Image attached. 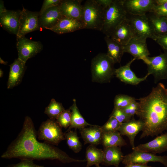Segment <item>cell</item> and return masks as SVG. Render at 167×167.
I'll use <instances>...</instances> for the list:
<instances>
[{"label":"cell","instance_id":"obj_34","mask_svg":"<svg viewBox=\"0 0 167 167\" xmlns=\"http://www.w3.org/2000/svg\"><path fill=\"white\" fill-rule=\"evenodd\" d=\"M151 12L167 17V0H156V3Z\"/></svg>","mask_w":167,"mask_h":167},{"label":"cell","instance_id":"obj_26","mask_svg":"<svg viewBox=\"0 0 167 167\" xmlns=\"http://www.w3.org/2000/svg\"><path fill=\"white\" fill-rule=\"evenodd\" d=\"M103 150L99 149L95 146L90 145L86 148L85 157L87 161L86 167H90L92 165H100L103 162L104 159Z\"/></svg>","mask_w":167,"mask_h":167},{"label":"cell","instance_id":"obj_32","mask_svg":"<svg viewBox=\"0 0 167 167\" xmlns=\"http://www.w3.org/2000/svg\"><path fill=\"white\" fill-rule=\"evenodd\" d=\"M135 100V98L126 95L118 94L115 96L114 100V108L122 109Z\"/></svg>","mask_w":167,"mask_h":167},{"label":"cell","instance_id":"obj_5","mask_svg":"<svg viewBox=\"0 0 167 167\" xmlns=\"http://www.w3.org/2000/svg\"><path fill=\"white\" fill-rule=\"evenodd\" d=\"M122 0H113L111 3L105 8L104 23L102 32L105 36H110L117 27L126 17Z\"/></svg>","mask_w":167,"mask_h":167},{"label":"cell","instance_id":"obj_2","mask_svg":"<svg viewBox=\"0 0 167 167\" xmlns=\"http://www.w3.org/2000/svg\"><path fill=\"white\" fill-rule=\"evenodd\" d=\"M138 100L136 115L143 124L140 139L167 131V88L164 85L159 83L148 96Z\"/></svg>","mask_w":167,"mask_h":167},{"label":"cell","instance_id":"obj_45","mask_svg":"<svg viewBox=\"0 0 167 167\" xmlns=\"http://www.w3.org/2000/svg\"><path fill=\"white\" fill-rule=\"evenodd\" d=\"M3 75V72L1 69H0V77L2 78Z\"/></svg>","mask_w":167,"mask_h":167},{"label":"cell","instance_id":"obj_28","mask_svg":"<svg viewBox=\"0 0 167 167\" xmlns=\"http://www.w3.org/2000/svg\"><path fill=\"white\" fill-rule=\"evenodd\" d=\"M146 14L157 36L167 33V17L158 15L152 12Z\"/></svg>","mask_w":167,"mask_h":167},{"label":"cell","instance_id":"obj_25","mask_svg":"<svg viewBox=\"0 0 167 167\" xmlns=\"http://www.w3.org/2000/svg\"><path fill=\"white\" fill-rule=\"evenodd\" d=\"M104 39L107 47L106 53L115 63H120L124 53V45L120 44L110 36H105Z\"/></svg>","mask_w":167,"mask_h":167},{"label":"cell","instance_id":"obj_9","mask_svg":"<svg viewBox=\"0 0 167 167\" xmlns=\"http://www.w3.org/2000/svg\"><path fill=\"white\" fill-rule=\"evenodd\" d=\"M39 12L32 11L23 6L20 16L19 26L16 39L27 34L41 28L39 23Z\"/></svg>","mask_w":167,"mask_h":167},{"label":"cell","instance_id":"obj_41","mask_svg":"<svg viewBox=\"0 0 167 167\" xmlns=\"http://www.w3.org/2000/svg\"><path fill=\"white\" fill-rule=\"evenodd\" d=\"M97 2L104 9L109 6L113 0H96Z\"/></svg>","mask_w":167,"mask_h":167},{"label":"cell","instance_id":"obj_40","mask_svg":"<svg viewBox=\"0 0 167 167\" xmlns=\"http://www.w3.org/2000/svg\"><path fill=\"white\" fill-rule=\"evenodd\" d=\"M155 41L163 49L167 50V33L157 36Z\"/></svg>","mask_w":167,"mask_h":167},{"label":"cell","instance_id":"obj_27","mask_svg":"<svg viewBox=\"0 0 167 167\" xmlns=\"http://www.w3.org/2000/svg\"><path fill=\"white\" fill-rule=\"evenodd\" d=\"M101 143L104 148L113 146L121 147L127 145L118 131L103 132Z\"/></svg>","mask_w":167,"mask_h":167},{"label":"cell","instance_id":"obj_17","mask_svg":"<svg viewBox=\"0 0 167 167\" xmlns=\"http://www.w3.org/2000/svg\"><path fill=\"white\" fill-rule=\"evenodd\" d=\"M136 59L133 58L126 65L116 69L115 75L122 82L128 84L137 85L146 80L149 76L147 74L143 78H139L131 70V66Z\"/></svg>","mask_w":167,"mask_h":167},{"label":"cell","instance_id":"obj_8","mask_svg":"<svg viewBox=\"0 0 167 167\" xmlns=\"http://www.w3.org/2000/svg\"><path fill=\"white\" fill-rule=\"evenodd\" d=\"M142 60L147 65V74L153 76L155 83L167 79V50L156 56L146 57Z\"/></svg>","mask_w":167,"mask_h":167},{"label":"cell","instance_id":"obj_37","mask_svg":"<svg viewBox=\"0 0 167 167\" xmlns=\"http://www.w3.org/2000/svg\"><path fill=\"white\" fill-rule=\"evenodd\" d=\"M138 108L139 103L135 100L128 106L121 109L127 115L133 118L135 115H136Z\"/></svg>","mask_w":167,"mask_h":167},{"label":"cell","instance_id":"obj_12","mask_svg":"<svg viewBox=\"0 0 167 167\" xmlns=\"http://www.w3.org/2000/svg\"><path fill=\"white\" fill-rule=\"evenodd\" d=\"M155 3L156 0H122L127 13L134 15H143L151 12Z\"/></svg>","mask_w":167,"mask_h":167},{"label":"cell","instance_id":"obj_46","mask_svg":"<svg viewBox=\"0 0 167 167\" xmlns=\"http://www.w3.org/2000/svg\"><path fill=\"white\" fill-rule=\"evenodd\" d=\"M96 166V167H102L100 166V165Z\"/></svg>","mask_w":167,"mask_h":167},{"label":"cell","instance_id":"obj_44","mask_svg":"<svg viewBox=\"0 0 167 167\" xmlns=\"http://www.w3.org/2000/svg\"><path fill=\"white\" fill-rule=\"evenodd\" d=\"M0 63L1 64H3L5 65H7V62L4 61L1 58H0Z\"/></svg>","mask_w":167,"mask_h":167},{"label":"cell","instance_id":"obj_35","mask_svg":"<svg viewBox=\"0 0 167 167\" xmlns=\"http://www.w3.org/2000/svg\"><path fill=\"white\" fill-rule=\"evenodd\" d=\"M121 124L114 117L110 116L107 122L101 126V128L103 132L118 131Z\"/></svg>","mask_w":167,"mask_h":167},{"label":"cell","instance_id":"obj_16","mask_svg":"<svg viewBox=\"0 0 167 167\" xmlns=\"http://www.w3.org/2000/svg\"><path fill=\"white\" fill-rule=\"evenodd\" d=\"M82 0H62L60 5L62 17L72 18L82 22L83 8Z\"/></svg>","mask_w":167,"mask_h":167},{"label":"cell","instance_id":"obj_24","mask_svg":"<svg viewBox=\"0 0 167 167\" xmlns=\"http://www.w3.org/2000/svg\"><path fill=\"white\" fill-rule=\"evenodd\" d=\"M104 160L102 164L107 166L113 165L119 167L121 162H122L124 156L121 147L113 146L104 148Z\"/></svg>","mask_w":167,"mask_h":167},{"label":"cell","instance_id":"obj_1","mask_svg":"<svg viewBox=\"0 0 167 167\" xmlns=\"http://www.w3.org/2000/svg\"><path fill=\"white\" fill-rule=\"evenodd\" d=\"M37 132L32 119L26 116L22 129L16 139L1 156L3 159L16 158L21 160H58L63 163L84 162L70 157L65 152L46 142L37 139Z\"/></svg>","mask_w":167,"mask_h":167},{"label":"cell","instance_id":"obj_23","mask_svg":"<svg viewBox=\"0 0 167 167\" xmlns=\"http://www.w3.org/2000/svg\"><path fill=\"white\" fill-rule=\"evenodd\" d=\"M84 144L96 146L101 143L103 131L101 126L92 125L79 130Z\"/></svg>","mask_w":167,"mask_h":167},{"label":"cell","instance_id":"obj_42","mask_svg":"<svg viewBox=\"0 0 167 167\" xmlns=\"http://www.w3.org/2000/svg\"><path fill=\"white\" fill-rule=\"evenodd\" d=\"M125 167H155L149 166L147 164H134L125 165Z\"/></svg>","mask_w":167,"mask_h":167},{"label":"cell","instance_id":"obj_43","mask_svg":"<svg viewBox=\"0 0 167 167\" xmlns=\"http://www.w3.org/2000/svg\"><path fill=\"white\" fill-rule=\"evenodd\" d=\"M6 10L5 8L4 2L2 0H0V14L6 11Z\"/></svg>","mask_w":167,"mask_h":167},{"label":"cell","instance_id":"obj_33","mask_svg":"<svg viewBox=\"0 0 167 167\" xmlns=\"http://www.w3.org/2000/svg\"><path fill=\"white\" fill-rule=\"evenodd\" d=\"M71 111L70 108L65 109L58 116L56 120L62 127L66 129L71 123Z\"/></svg>","mask_w":167,"mask_h":167},{"label":"cell","instance_id":"obj_31","mask_svg":"<svg viewBox=\"0 0 167 167\" xmlns=\"http://www.w3.org/2000/svg\"><path fill=\"white\" fill-rule=\"evenodd\" d=\"M65 110L62 103L57 102L53 98L45 108L44 113L49 119L56 120L60 114Z\"/></svg>","mask_w":167,"mask_h":167},{"label":"cell","instance_id":"obj_19","mask_svg":"<svg viewBox=\"0 0 167 167\" xmlns=\"http://www.w3.org/2000/svg\"><path fill=\"white\" fill-rule=\"evenodd\" d=\"M143 126V124L141 121L132 118L128 121L122 123L118 131L121 135L126 136L128 138L132 149L135 147V137L140 131H142Z\"/></svg>","mask_w":167,"mask_h":167},{"label":"cell","instance_id":"obj_15","mask_svg":"<svg viewBox=\"0 0 167 167\" xmlns=\"http://www.w3.org/2000/svg\"><path fill=\"white\" fill-rule=\"evenodd\" d=\"M153 154L161 153L167 151V132L157 136L154 139L144 144H140L132 149Z\"/></svg>","mask_w":167,"mask_h":167},{"label":"cell","instance_id":"obj_6","mask_svg":"<svg viewBox=\"0 0 167 167\" xmlns=\"http://www.w3.org/2000/svg\"><path fill=\"white\" fill-rule=\"evenodd\" d=\"M62 128L55 120L48 119L41 124L37 132V138L49 144L58 145L65 139Z\"/></svg>","mask_w":167,"mask_h":167},{"label":"cell","instance_id":"obj_14","mask_svg":"<svg viewBox=\"0 0 167 167\" xmlns=\"http://www.w3.org/2000/svg\"><path fill=\"white\" fill-rule=\"evenodd\" d=\"M22 10H8L0 14L1 27L11 33L18 34Z\"/></svg>","mask_w":167,"mask_h":167},{"label":"cell","instance_id":"obj_20","mask_svg":"<svg viewBox=\"0 0 167 167\" xmlns=\"http://www.w3.org/2000/svg\"><path fill=\"white\" fill-rule=\"evenodd\" d=\"M25 64L17 58L11 64L7 83L8 89L12 88L21 83L26 69Z\"/></svg>","mask_w":167,"mask_h":167},{"label":"cell","instance_id":"obj_30","mask_svg":"<svg viewBox=\"0 0 167 167\" xmlns=\"http://www.w3.org/2000/svg\"><path fill=\"white\" fill-rule=\"evenodd\" d=\"M68 146L76 153L79 152L82 148V144L78 137L76 131L71 130L66 131L64 133Z\"/></svg>","mask_w":167,"mask_h":167},{"label":"cell","instance_id":"obj_22","mask_svg":"<svg viewBox=\"0 0 167 167\" xmlns=\"http://www.w3.org/2000/svg\"><path fill=\"white\" fill-rule=\"evenodd\" d=\"M134 36V33L126 18L117 27L110 36L123 45H126Z\"/></svg>","mask_w":167,"mask_h":167},{"label":"cell","instance_id":"obj_29","mask_svg":"<svg viewBox=\"0 0 167 167\" xmlns=\"http://www.w3.org/2000/svg\"><path fill=\"white\" fill-rule=\"evenodd\" d=\"M69 108L71 113V123L67 131L70 130L72 128L79 130L92 125L87 122L81 115L77 106L75 99H73V103Z\"/></svg>","mask_w":167,"mask_h":167},{"label":"cell","instance_id":"obj_38","mask_svg":"<svg viewBox=\"0 0 167 167\" xmlns=\"http://www.w3.org/2000/svg\"><path fill=\"white\" fill-rule=\"evenodd\" d=\"M4 167H44V166L35 164L32 160L24 159L21 160L18 163L9 165Z\"/></svg>","mask_w":167,"mask_h":167},{"label":"cell","instance_id":"obj_39","mask_svg":"<svg viewBox=\"0 0 167 167\" xmlns=\"http://www.w3.org/2000/svg\"><path fill=\"white\" fill-rule=\"evenodd\" d=\"M62 0H44L41 10L39 11V15L41 14L45 10L49 8L60 5Z\"/></svg>","mask_w":167,"mask_h":167},{"label":"cell","instance_id":"obj_13","mask_svg":"<svg viewBox=\"0 0 167 167\" xmlns=\"http://www.w3.org/2000/svg\"><path fill=\"white\" fill-rule=\"evenodd\" d=\"M124 52L131 54L136 59L143 60L150 55L146 40L134 36L124 45Z\"/></svg>","mask_w":167,"mask_h":167},{"label":"cell","instance_id":"obj_36","mask_svg":"<svg viewBox=\"0 0 167 167\" xmlns=\"http://www.w3.org/2000/svg\"><path fill=\"white\" fill-rule=\"evenodd\" d=\"M110 116L114 117L121 123L127 122L133 118L126 114L121 109L114 108Z\"/></svg>","mask_w":167,"mask_h":167},{"label":"cell","instance_id":"obj_11","mask_svg":"<svg viewBox=\"0 0 167 167\" xmlns=\"http://www.w3.org/2000/svg\"><path fill=\"white\" fill-rule=\"evenodd\" d=\"M149 162H160L167 167V156H159L150 152L134 150L131 153L124 156L122 163L126 165L147 164Z\"/></svg>","mask_w":167,"mask_h":167},{"label":"cell","instance_id":"obj_7","mask_svg":"<svg viewBox=\"0 0 167 167\" xmlns=\"http://www.w3.org/2000/svg\"><path fill=\"white\" fill-rule=\"evenodd\" d=\"M126 19L134 32L135 36L145 40L150 38L156 40L157 36L146 15H139L127 14Z\"/></svg>","mask_w":167,"mask_h":167},{"label":"cell","instance_id":"obj_21","mask_svg":"<svg viewBox=\"0 0 167 167\" xmlns=\"http://www.w3.org/2000/svg\"><path fill=\"white\" fill-rule=\"evenodd\" d=\"M84 29L80 20L62 17L58 22L50 30L59 34L71 32Z\"/></svg>","mask_w":167,"mask_h":167},{"label":"cell","instance_id":"obj_4","mask_svg":"<svg viewBox=\"0 0 167 167\" xmlns=\"http://www.w3.org/2000/svg\"><path fill=\"white\" fill-rule=\"evenodd\" d=\"M82 22L84 29L101 31L104 17L105 9L96 0H87L83 5Z\"/></svg>","mask_w":167,"mask_h":167},{"label":"cell","instance_id":"obj_10","mask_svg":"<svg viewBox=\"0 0 167 167\" xmlns=\"http://www.w3.org/2000/svg\"><path fill=\"white\" fill-rule=\"evenodd\" d=\"M16 39L18 58L25 63L29 59L39 53L43 49V45L40 41L31 40L25 36Z\"/></svg>","mask_w":167,"mask_h":167},{"label":"cell","instance_id":"obj_3","mask_svg":"<svg viewBox=\"0 0 167 167\" xmlns=\"http://www.w3.org/2000/svg\"><path fill=\"white\" fill-rule=\"evenodd\" d=\"M114 64L106 53H100L95 56L91 62L92 81L100 83L110 82L115 75Z\"/></svg>","mask_w":167,"mask_h":167},{"label":"cell","instance_id":"obj_18","mask_svg":"<svg viewBox=\"0 0 167 167\" xmlns=\"http://www.w3.org/2000/svg\"><path fill=\"white\" fill-rule=\"evenodd\" d=\"M62 17L60 5L45 10L39 15V23L41 28L50 30Z\"/></svg>","mask_w":167,"mask_h":167}]
</instances>
